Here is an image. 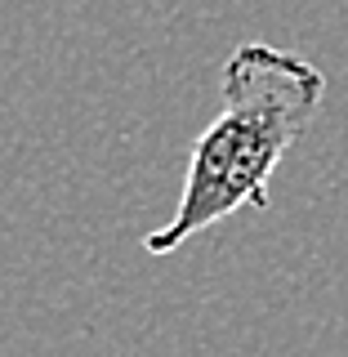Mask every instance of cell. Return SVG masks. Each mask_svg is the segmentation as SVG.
Returning a JSON list of instances; mask_svg holds the SVG:
<instances>
[{
    "label": "cell",
    "instance_id": "1",
    "mask_svg": "<svg viewBox=\"0 0 348 357\" xmlns=\"http://www.w3.org/2000/svg\"><path fill=\"white\" fill-rule=\"evenodd\" d=\"M223 107L188 156L183 197L165 228L148 232V255H174L183 241L237 210H268V183L282 156L317 116L326 76L308 59L268 40H245L223 63Z\"/></svg>",
    "mask_w": 348,
    "mask_h": 357
}]
</instances>
